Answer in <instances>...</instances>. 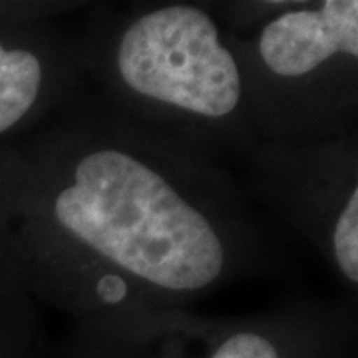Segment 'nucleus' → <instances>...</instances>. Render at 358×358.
Instances as JSON below:
<instances>
[{"instance_id": "1", "label": "nucleus", "mask_w": 358, "mask_h": 358, "mask_svg": "<svg viewBox=\"0 0 358 358\" xmlns=\"http://www.w3.org/2000/svg\"><path fill=\"white\" fill-rule=\"evenodd\" d=\"M2 187L20 291L76 322L189 308L277 263V241L229 167L96 96L34 129Z\"/></svg>"}, {"instance_id": "3", "label": "nucleus", "mask_w": 358, "mask_h": 358, "mask_svg": "<svg viewBox=\"0 0 358 358\" xmlns=\"http://www.w3.org/2000/svg\"><path fill=\"white\" fill-rule=\"evenodd\" d=\"M261 143L357 136L358 2L219 4Z\"/></svg>"}, {"instance_id": "6", "label": "nucleus", "mask_w": 358, "mask_h": 358, "mask_svg": "<svg viewBox=\"0 0 358 358\" xmlns=\"http://www.w3.org/2000/svg\"><path fill=\"white\" fill-rule=\"evenodd\" d=\"M64 2H44L8 36H0V138L36 129L82 94L78 34Z\"/></svg>"}, {"instance_id": "2", "label": "nucleus", "mask_w": 358, "mask_h": 358, "mask_svg": "<svg viewBox=\"0 0 358 358\" xmlns=\"http://www.w3.org/2000/svg\"><path fill=\"white\" fill-rule=\"evenodd\" d=\"M84 80L128 122L229 167L261 145L217 8L199 2L94 6L78 32Z\"/></svg>"}, {"instance_id": "5", "label": "nucleus", "mask_w": 358, "mask_h": 358, "mask_svg": "<svg viewBox=\"0 0 358 358\" xmlns=\"http://www.w3.org/2000/svg\"><path fill=\"white\" fill-rule=\"evenodd\" d=\"M251 203L303 235L341 281L358 289V138L261 143L245 164Z\"/></svg>"}, {"instance_id": "4", "label": "nucleus", "mask_w": 358, "mask_h": 358, "mask_svg": "<svg viewBox=\"0 0 358 358\" xmlns=\"http://www.w3.org/2000/svg\"><path fill=\"white\" fill-rule=\"evenodd\" d=\"M352 331L355 308L315 299L245 317L140 308L78 320L70 352L72 358H334Z\"/></svg>"}]
</instances>
